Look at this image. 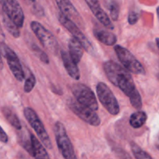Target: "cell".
<instances>
[{
	"label": "cell",
	"instance_id": "obj_24",
	"mask_svg": "<svg viewBox=\"0 0 159 159\" xmlns=\"http://www.w3.org/2000/svg\"><path fill=\"white\" fill-rule=\"evenodd\" d=\"M36 85V78L34 75L33 74L31 71H30L28 76L26 77V80L24 82V87H23V90L26 93H29L34 89V86Z\"/></svg>",
	"mask_w": 159,
	"mask_h": 159
},
{
	"label": "cell",
	"instance_id": "obj_9",
	"mask_svg": "<svg viewBox=\"0 0 159 159\" xmlns=\"http://www.w3.org/2000/svg\"><path fill=\"white\" fill-rule=\"evenodd\" d=\"M0 54L6 58L9 69L12 71L15 79L19 82H23L25 78L24 71L20 61V59L15 51H12L6 43L1 42L0 43Z\"/></svg>",
	"mask_w": 159,
	"mask_h": 159
},
{
	"label": "cell",
	"instance_id": "obj_20",
	"mask_svg": "<svg viewBox=\"0 0 159 159\" xmlns=\"http://www.w3.org/2000/svg\"><path fill=\"white\" fill-rule=\"evenodd\" d=\"M2 21L4 23V26L6 29L7 30L8 32L11 34L15 38H18L20 36V28L13 23L11 20H9L5 14H3Z\"/></svg>",
	"mask_w": 159,
	"mask_h": 159
},
{
	"label": "cell",
	"instance_id": "obj_34",
	"mask_svg": "<svg viewBox=\"0 0 159 159\" xmlns=\"http://www.w3.org/2000/svg\"><path fill=\"white\" fill-rule=\"evenodd\" d=\"M158 79H159V75H158Z\"/></svg>",
	"mask_w": 159,
	"mask_h": 159
},
{
	"label": "cell",
	"instance_id": "obj_28",
	"mask_svg": "<svg viewBox=\"0 0 159 159\" xmlns=\"http://www.w3.org/2000/svg\"><path fill=\"white\" fill-rule=\"evenodd\" d=\"M3 68V61H2V55L0 54V71L2 70Z\"/></svg>",
	"mask_w": 159,
	"mask_h": 159
},
{
	"label": "cell",
	"instance_id": "obj_26",
	"mask_svg": "<svg viewBox=\"0 0 159 159\" xmlns=\"http://www.w3.org/2000/svg\"><path fill=\"white\" fill-rule=\"evenodd\" d=\"M139 14L138 12H134V11H131V12H129L128 15V23L130 25H134L139 20Z\"/></svg>",
	"mask_w": 159,
	"mask_h": 159
},
{
	"label": "cell",
	"instance_id": "obj_22",
	"mask_svg": "<svg viewBox=\"0 0 159 159\" xmlns=\"http://www.w3.org/2000/svg\"><path fill=\"white\" fill-rule=\"evenodd\" d=\"M109 11H110V17L113 20L116 21L119 18L120 14V5L116 0H110L109 2Z\"/></svg>",
	"mask_w": 159,
	"mask_h": 159
},
{
	"label": "cell",
	"instance_id": "obj_7",
	"mask_svg": "<svg viewBox=\"0 0 159 159\" xmlns=\"http://www.w3.org/2000/svg\"><path fill=\"white\" fill-rule=\"evenodd\" d=\"M73 96L79 103L96 111L99 109L96 95L93 90L82 83H75L71 87Z\"/></svg>",
	"mask_w": 159,
	"mask_h": 159
},
{
	"label": "cell",
	"instance_id": "obj_17",
	"mask_svg": "<svg viewBox=\"0 0 159 159\" xmlns=\"http://www.w3.org/2000/svg\"><path fill=\"white\" fill-rule=\"evenodd\" d=\"M30 138L33 148L32 157H34L35 159H51L44 147L42 145V144L39 141V140L31 133Z\"/></svg>",
	"mask_w": 159,
	"mask_h": 159
},
{
	"label": "cell",
	"instance_id": "obj_33",
	"mask_svg": "<svg viewBox=\"0 0 159 159\" xmlns=\"http://www.w3.org/2000/svg\"><path fill=\"white\" fill-rule=\"evenodd\" d=\"M30 1L33 2H35V1H36V0H30Z\"/></svg>",
	"mask_w": 159,
	"mask_h": 159
},
{
	"label": "cell",
	"instance_id": "obj_12",
	"mask_svg": "<svg viewBox=\"0 0 159 159\" xmlns=\"http://www.w3.org/2000/svg\"><path fill=\"white\" fill-rule=\"evenodd\" d=\"M60 12L63 15L72 20L75 23L83 27V20L81 17L80 14L78 12L77 9L71 4L70 0H55Z\"/></svg>",
	"mask_w": 159,
	"mask_h": 159
},
{
	"label": "cell",
	"instance_id": "obj_32",
	"mask_svg": "<svg viewBox=\"0 0 159 159\" xmlns=\"http://www.w3.org/2000/svg\"><path fill=\"white\" fill-rule=\"evenodd\" d=\"M157 147H158V148L159 149V136H158V146H157Z\"/></svg>",
	"mask_w": 159,
	"mask_h": 159
},
{
	"label": "cell",
	"instance_id": "obj_3",
	"mask_svg": "<svg viewBox=\"0 0 159 159\" xmlns=\"http://www.w3.org/2000/svg\"><path fill=\"white\" fill-rule=\"evenodd\" d=\"M114 51L124 68L129 72L136 75H145V70L141 62L127 48L120 45H116Z\"/></svg>",
	"mask_w": 159,
	"mask_h": 159
},
{
	"label": "cell",
	"instance_id": "obj_6",
	"mask_svg": "<svg viewBox=\"0 0 159 159\" xmlns=\"http://www.w3.org/2000/svg\"><path fill=\"white\" fill-rule=\"evenodd\" d=\"M98 99L104 108L111 115L116 116L120 113V106L113 92L104 82H99L96 85Z\"/></svg>",
	"mask_w": 159,
	"mask_h": 159
},
{
	"label": "cell",
	"instance_id": "obj_14",
	"mask_svg": "<svg viewBox=\"0 0 159 159\" xmlns=\"http://www.w3.org/2000/svg\"><path fill=\"white\" fill-rule=\"evenodd\" d=\"M93 34L95 37L103 44L107 46H112L114 45L117 41V37L113 33L110 31L104 30L100 27H96L93 30Z\"/></svg>",
	"mask_w": 159,
	"mask_h": 159
},
{
	"label": "cell",
	"instance_id": "obj_11",
	"mask_svg": "<svg viewBox=\"0 0 159 159\" xmlns=\"http://www.w3.org/2000/svg\"><path fill=\"white\" fill-rule=\"evenodd\" d=\"M5 15L12 20L19 28L23 27L25 16L21 6L17 0H0Z\"/></svg>",
	"mask_w": 159,
	"mask_h": 159
},
{
	"label": "cell",
	"instance_id": "obj_25",
	"mask_svg": "<svg viewBox=\"0 0 159 159\" xmlns=\"http://www.w3.org/2000/svg\"><path fill=\"white\" fill-rule=\"evenodd\" d=\"M114 151L119 159H131V157L130 156V155L126 151H124V149H121L120 148H116Z\"/></svg>",
	"mask_w": 159,
	"mask_h": 159
},
{
	"label": "cell",
	"instance_id": "obj_8",
	"mask_svg": "<svg viewBox=\"0 0 159 159\" xmlns=\"http://www.w3.org/2000/svg\"><path fill=\"white\" fill-rule=\"evenodd\" d=\"M58 20L61 25L63 26H65L71 34L72 36H74V38L75 40H77L79 43L82 44V46L83 47L84 50L87 51L88 53L91 54H95V49L93 48V44L91 43V42L88 40L86 37L85 36V34L82 33V31L79 29V26H78L76 23H75L72 20H71L70 19H68V17L65 16V15L61 13V12H59L58 13Z\"/></svg>",
	"mask_w": 159,
	"mask_h": 159
},
{
	"label": "cell",
	"instance_id": "obj_10",
	"mask_svg": "<svg viewBox=\"0 0 159 159\" xmlns=\"http://www.w3.org/2000/svg\"><path fill=\"white\" fill-rule=\"evenodd\" d=\"M68 107L70 110L84 122L93 127H98L100 125V118L94 110L79 103L74 99H70L68 102Z\"/></svg>",
	"mask_w": 159,
	"mask_h": 159
},
{
	"label": "cell",
	"instance_id": "obj_4",
	"mask_svg": "<svg viewBox=\"0 0 159 159\" xmlns=\"http://www.w3.org/2000/svg\"><path fill=\"white\" fill-rule=\"evenodd\" d=\"M30 27L43 48L48 49L52 54H57L59 50V45L57 39L52 33L37 21L31 22Z\"/></svg>",
	"mask_w": 159,
	"mask_h": 159
},
{
	"label": "cell",
	"instance_id": "obj_13",
	"mask_svg": "<svg viewBox=\"0 0 159 159\" xmlns=\"http://www.w3.org/2000/svg\"><path fill=\"white\" fill-rule=\"evenodd\" d=\"M86 2L87 5L90 8L91 11L96 18L105 26L106 28L109 30H113L114 29V26L112 23L111 20H110V17L108 16L107 13L104 12L103 9L101 7L100 4H99L98 0H85Z\"/></svg>",
	"mask_w": 159,
	"mask_h": 159
},
{
	"label": "cell",
	"instance_id": "obj_15",
	"mask_svg": "<svg viewBox=\"0 0 159 159\" xmlns=\"http://www.w3.org/2000/svg\"><path fill=\"white\" fill-rule=\"evenodd\" d=\"M61 55V59L63 61L64 66H65V70L67 71L68 74L72 79H75V80H79L81 78L80 71H79L77 65L75 64L71 59L69 54L67 51H62Z\"/></svg>",
	"mask_w": 159,
	"mask_h": 159
},
{
	"label": "cell",
	"instance_id": "obj_18",
	"mask_svg": "<svg viewBox=\"0 0 159 159\" xmlns=\"http://www.w3.org/2000/svg\"><path fill=\"white\" fill-rule=\"evenodd\" d=\"M2 113L3 116L6 119V120L16 130H21L22 129V124L20 122V119L17 116V115L12 111L11 109L8 108V107H2Z\"/></svg>",
	"mask_w": 159,
	"mask_h": 159
},
{
	"label": "cell",
	"instance_id": "obj_23",
	"mask_svg": "<svg viewBox=\"0 0 159 159\" xmlns=\"http://www.w3.org/2000/svg\"><path fill=\"white\" fill-rule=\"evenodd\" d=\"M31 50H32V51L34 52V54H35V56H37V57L40 59V61L46 64V65L49 64V57H48V56L47 55L46 53H45L43 50L40 49L37 44H35V43L32 44V46H31Z\"/></svg>",
	"mask_w": 159,
	"mask_h": 159
},
{
	"label": "cell",
	"instance_id": "obj_30",
	"mask_svg": "<svg viewBox=\"0 0 159 159\" xmlns=\"http://www.w3.org/2000/svg\"><path fill=\"white\" fill-rule=\"evenodd\" d=\"M156 44H157V46H158V49H159V38H156Z\"/></svg>",
	"mask_w": 159,
	"mask_h": 159
},
{
	"label": "cell",
	"instance_id": "obj_21",
	"mask_svg": "<svg viewBox=\"0 0 159 159\" xmlns=\"http://www.w3.org/2000/svg\"><path fill=\"white\" fill-rule=\"evenodd\" d=\"M130 148H131L132 152L136 159H153L148 153H147L145 151L142 150L134 142L130 143Z\"/></svg>",
	"mask_w": 159,
	"mask_h": 159
},
{
	"label": "cell",
	"instance_id": "obj_1",
	"mask_svg": "<svg viewBox=\"0 0 159 159\" xmlns=\"http://www.w3.org/2000/svg\"><path fill=\"white\" fill-rule=\"evenodd\" d=\"M103 70L107 79L115 86L118 87L127 97L134 108L141 110L142 100L131 75L124 67L113 61H107L103 64Z\"/></svg>",
	"mask_w": 159,
	"mask_h": 159
},
{
	"label": "cell",
	"instance_id": "obj_5",
	"mask_svg": "<svg viewBox=\"0 0 159 159\" xmlns=\"http://www.w3.org/2000/svg\"><path fill=\"white\" fill-rule=\"evenodd\" d=\"M23 113L26 120L29 123L30 127H32L38 136L39 139L40 140L43 145L48 149L52 148V143H51V138L49 135L47 133L46 129L43 126V123L40 120L39 116L36 113V112L30 107H26L23 110Z\"/></svg>",
	"mask_w": 159,
	"mask_h": 159
},
{
	"label": "cell",
	"instance_id": "obj_2",
	"mask_svg": "<svg viewBox=\"0 0 159 159\" xmlns=\"http://www.w3.org/2000/svg\"><path fill=\"white\" fill-rule=\"evenodd\" d=\"M56 142L59 151L65 159H78L75 152L74 147L67 134L64 124L61 122H56L54 127Z\"/></svg>",
	"mask_w": 159,
	"mask_h": 159
},
{
	"label": "cell",
	"instance_id": "obj_29",
	"mask_svg": "<svg viewBox=\"0 0 159 159\" xmlns=\"http://www.w3.org/2000/svg\"><path fill=\"white\" fill-rule=\"evenodd\" d=\"M0 34H1V35H2L3 37H5V34H4V32H3L2 29L1 24H0Z\"/></svg>",
	"mask_w": 159,
	"mask_h": 159
},
{
	"label": "cell",
	"instance_id": "obj_31",
	"mask_svg": "<svg viewBox=\"0 0 159 159\" xmlns=\"http://www.w3.org/2000/svg\"><path fill=\"white\" fill-rule=\"evenodd\" d=\"M157 15H158V20H159V6L158 8H157Z\"/></svg>",
	"mask_w": 159,
	"mask_h": 159
},
{
	"label": "cell",
	"instance_id": "obj_19",
	"mask_svg": "<svg viewBox=\"0 0 159 159\" xmlns=\"http://www.w3.org/2000/svg\"><path fill=\"white\" fill-rule=\"evenodd\" d=\"M147 114L144 111H137L131 114L130 117V124L133 128H141L147 121Z\"/></svg>",
	"mask_w": 159,
	"mask_h": 159
},
{
	"label": "cell",
	"instance_id": "obj_27",
	"mask_svg": "<svg viewBox=\"0 0 159 159\" xmlns=\"http://www.w3.org/2000/svg\"><path fill=\"white\" fill-rule=\"evenodd\" d=\"M8 140H9V138H8L7 134L0 126V141L6 144L8 142Z\"/></svg>",
	"mask_w": 159,
	"mask_h": 159
},
{
	"label": "cell",
	"instance_id": "obj_16",
	"mask_svg": "<svg viewBox=\"0 0 159 159\" xmlns=\"http://www.w3.org/2000/svg\"><path fill=\"white\" fill-rule=\"evenodd\" d=\"M68 50H69V56L72 61L78 65L83 56V47L74 37H71L68 41Z\"/></svg>",
	"mask_w": 159,
	"mask_h": 159
}]
</instances>
